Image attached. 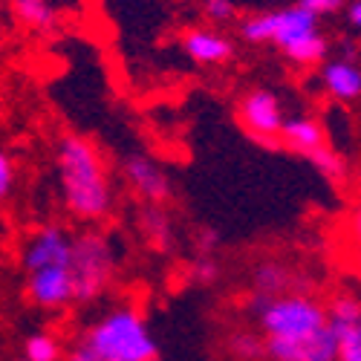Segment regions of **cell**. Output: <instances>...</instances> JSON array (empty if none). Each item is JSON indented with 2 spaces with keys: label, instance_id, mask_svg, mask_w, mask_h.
Segmentation results:
<instances>
[{
  "label": "cell",
  "instance_id": "obj_1",
  "mask_svg": "<svg viewBox=\"0 0 361 361\" xmlns=\"http://www.w3.org/2000/svg\"><path fill=\"white\" fill-rule=\"evenodd\" d=\"M55 173L61 185L64 208L81 223H99L113 212V185L104 168L99 147L78 136L67 133L55 145Z\"/></svg>",
  "mask_w": 361,
  "mask_h": 361
},
{
  "label": "cell",
  "instance_id": "obj_2",
  "mask_svg": "<svg viewBox=\"0 0 361 361\" xmlns=\"http://www.w3.org/2000/svg\"><path fill=\"white\" fill-rule=\"evenodd\" d=\"M240 35L249 44H275L289 61L300 67H315L326 58V38L318 29V18L300 6L269 9L240 23Z\"/></svg>",
  "mask_w": 361,
  "mask_h": 361
},
{
  "label": "cell",
  "instance_id": "obj_3",
  "mask_svg": "<svg viewBox=\"0 0 361 361\" xmlns=\"http://www.w3.org/2000/svg\"><path fill=\"white\" fill-rule=\"evenodd\" d=\"M96 361H154L157 338L136 307H116L99 315L75 344Z\"/></svg>",
  "mask_w": 361,
  "mask_h": 361
},
{
  "label": "cell",
  "instance_id": "obj_4",
  "mask_svg": "<svg viewBox=\"0 0 361 361\" xmlns=\"http://www.w3.org/2000/svg\"><path fill=\"white\" fill-rule=\"evenodd\" d=\"M116 275V249L102 231H84L73 237L70 278H73V304L99 300Z\"/></svg>",
  "mask_w": 361,
  "mask_h": 361
},
{
  "label": "cell",
  "instance_id": "obj_5",
  "mask_svg": "<svg viewBox=\"0 0 361 361\" xmlns=\"http://www.w3.org/2000/svg\"><path fill=\"white\" fill-rule=\"evenodd\" d=\"M255 312L263 338H304L326 326V310L315 298L283 292L275 298L255 295Z\"/></svg>",
  "mask_w": 361,
  "mask_h": 361
},
{
  "label": "cell",
  "instance_id": "obj_6",
  "mask_svg": "<svg viewBox=\"0 0 361 361\" xmlns=\"http://www.w3.org/2000/svg\"><path fill=\"white\" fill-rule=\"evenodd\" d=\"M237 122L257 142H278L286 113L272 90H252L237 104Z\"/></svg>",
  "mask_w": 361,
  "mask_h": 361
},
{
  "label": "cell",
  "instance_id": "obj_7",
  "mask_svg": "<svg viewBox=\"0 0 361 361\" xmlns=\"http://www.w3.org/2000/svg\"><path fill=\"white\" fill-rule=\"evenodd\" d=\"M70 255H73V237L67 234V228L58 223H44L20 246L23 275L49 266H70Z\"/></svg>",
  "mask_w": 361,
  "mask_h": 361
},
{
  "label": "cell",
  "instance_id": "obj_8",
  "mask_svg": "<svg viewBox=\"0 0 361 361\" xmlns=\"http://www.w3.org/2000/svg\"><path fill=\"white\" fill-rule=\"evenodd\" d=\"M269 361H336L338 336L329 326H321L304 338H263Z\"/></svg>",
  "mask_w": 361,
  "mask_h": 361
},
{
  "label": "cell",
  "instance_id": "obj_9",
  "mask_svg": "<svg viewBox=\"0 0 361 361\" xmlns=\"http://www.w3.org/2000/svg\"><path fill=\"white\" fill-rule=\"evenodd\" d=\"M26 298L29 304L38 310H64L73 304V278L70 266H49V269H35L26 272Z\"/></svg>",
  "mask_w": 361,
  "mask_h": 361
},
{
  "label": "cell",
  "instance_id": "obj_10",
  "mask_svg": "<svg viewBox=\"0 0 361 361\" xmlns=\"http://www.w3.org/2000/svg\"><path fill=\"white\" fill-rule=\"evenodd\" d=\"M122 173L128 179V185L150 205H162L171 197V179L157 159H150L145 154H130L122 162Z\"/></svg>",
  "mask_w": 361,
  "mask_h": 361
},
{
  "label": "cell",
  "instance_id": "obj_11",
  "mask_svg": "<svg viewBox=\"0 0 361 361\" xmlns=\"http://www.w3.org/2000/svg\"><path fill=\"white\" fill-rule=\"evenodd\" d=\"M183 52L191 58L194 64H223V61H228L231 58V52H234V44L226 38V35H220V32H214V29H188V32L183 35Z\"/></svg>",
  "mask_w": 361,
  "mask_h": 361
},
{
  "label": "cell",
  "instance_id": "obj_12",
  "mask_svg": "<svg viewBox=\"0 0 361 361\" xmlns=\"http://www.w3.org/2000/svg\"><path fill=\"white\" fill-rule=\"evenodd\" d=\"M321 84L336 102L361 99V67L353 58H333L321 67Z\"/></svg>",
  "mask_w": 361,
  "mask_h": 361
},
{
  "label": "cell",
  "instance_id": "obj_13",
  "mask_svg": "<svg viewBox=\"0 0 361 361\" xmlns=\"http://www.w3.org/2000/svg\"><path fill=\"white\" fill-rule=\"evenodd\" d=\"M289 150L295 154H312L315 147L324 145V128L310 116H295V118H286L283 128H281V136H278Z\"/></svg>",
  "mask_w": 361,
  "mask_h": 361
},
{
  "label": "cell",
  "instance_id": "obj_14",
  "mask_svg": "<svg viewBox=\"0 0 361 361\" xmlns=\"http://www.w3.org/2000/svg\"><path fill=\"white\" fill-rule=\"evenodd\" d=\"M12 15L20 26H26L29 32H52L58 26V12L52 6V0H9Z\"/></svg>",
  "mask_w": 361,
  "mask_h": 361
},
{
  "label": "cell",
  "instance_id": "obj_15",
  "mask_svg": "<svg viewBox=\"0 0 361 361\" xmlns=\"http://www.w3.org/2000/svg\"><path fill=\"white\" fill-rule=\"evenodd\" d=\"M255 295H263V298H275V295H283L292 283V275L289 269L275 263V260H266L260 266H255Z\"/></svg>",
  "mask_w": 361,
  "mask_h": 361
},
{
  "label": "cell",
  "instance_id": "obj_16",
  "mask_svg": "<svg viewBox=\"0 0 361 361\" xmlns=\"http://www.w3.org/2000/svg\"><path fill=\"white\" fill-rule=\"evenodd\" d=\"M324 310H326V326L333 329L336 336L347 333L350 326H355L361 321V300L355 295H338L333 304Z\"/></svg>",
  "mask_w": 361,
  "mask_h": 361
},
{
  "label": "cell",
  "instance_id": "obj_17",
  "mask_svg": "<svg viewBox=\"0 0 361 361\" xmlns=\"http://www.w3.org/2000/svg\"><path fill=\"white\" fill-rule=\"evenodd\" d=\"M142 231H145L150 246L168 249V243H171V220H168V214L162 212L159 205H147L142 212Z\"/></svg>",
  "mask_w": 361,
  "mask_h": 361
},
{
  "label": "cell",
  "instance_id": "obj_18",
  "mask_svg": "<svg viewBox=\"0 0 361 361\" xmlns=\"http://www.w3.org/2000/svg\"><path fill=\"white\" fill-rule=\"evenodd\" d=\"M26 361H64V350L52 333H32L23 341Z\"/></svg>",
  "mask_w": 361,
  "mask_h": 361
},
{
  "label": "cell",
  "instance_id": "obj_19",
  "mask_svg": "<svg viewBox=\"0 0 361 361\" xmlns=\"http://www.w3.org/2000/svg\"><path fill=\"white\" fill-rule=\"evenodd\" d=\"M228 353L237 361H260L266 358V341L257 333H234L228 338Z\"/></svg>",
  "mask_w": 361,
  "mask_h": 361
},
{
  "label": "cell",
  "instance_id": "obj_20",
  "mask_svg": "<svg viewBox=\"0 0 361 361\" xmlns=\"http://www.w3.org/2000/svg\"><path fill=\"white\" fill-rule=\"evenodd\" d=\"M307 159H310L312 168H315L321 176H326V179H341V176H344V159L336 154L333 147L321 145V147L312 150V154H307Z\"/></svg>",
  "mask_w": 361,
  "mask_h": 361
},
{
  "label": "cell",
  "instance_id": "obj_21",
  "mask_svg": "<svg viewBox=\"0 0 361 361\" xmlns=\"http://www.w3.org/2000/svg\"><path fill=\"white\" fill-rule=\"evenodd\" d=\"M336 361H361V321L338 336V358Z\"/></svg>",
  "mask_w": 361,
  "mask_h": 361
},
{
  "label": "cell",
  "instance_id": "obj_22",
  "mask_svg": "<svg viewBox=\"0 0 361 361\" xmlns=\"http://www.w3.org/2000/svg\"><path fill=\"white\" fill-rule=\"evenodd\" d=\"M15 183H18V168H15V159L9 150L0 147V202H6L15 191Z\"/></svg>",
  "mask_w": 361,
  "mask_h": 361
},
{
  "label": "cell",
  "instance_id": "obj_23",
  "mask_svg": "<svg viewBox=\"0 0 361 361\" xmlns=\"http://www.w3.org/2000/svg\"><path fill=\"white\" fill-rule=\"evenodd\" d=\"M217 278H220V266H217V260H214V257L202 255V257L191 266V281H194V283H200V286L214 283Z\"/></svg>",
  "mask_w": 361,
  "mask_h": 361
},
{
  "label": "cell",
  "instance_id": "obj_24",
  "mask_svg": "<svg viewBox=\"0 0 361 361\" xmlns=\"http://www.w3.org/2000/svg\"><path fill=\"white\" fill-rule=\"evenodd\" d=\"M202 12L214 23H228L237 15V6H234V0H202Z\"/></svg>",
  "mask_w": 361,
  "mask_h": 361
},
{
  "label": "cell",
  "instance_id": "obj_25",
  "mask_svg": "<svg viewBox=\"0 0 361 361\" xmlns=\"http://www.w3.org/2000/svg\"><path fill=\"white\" fill-rule=\"evenodd\" d=\"M295 6H300L315 18H326V15H336L338 9H344L347 0H295Z\"/></svg>",
  "mask_w": 361,
  "mask_h": 361
},
{
  "label": "cell",
  "instance_id": "obj_26",
  "mask_svg": "<svg viewBox=\"0 0 361 361\" xmlns=\"http://www.w3.org/2000/svg\"><path fill=\"white\" fill-rule=\"evenodd\" d=\"M347 20H350L353 29L361 32V0H350L347 4Z\"/></svg>",
  "mask_w": 361,
  "mask_h": 361
},
{
  "label": "cell",
  "instance_id": "obj_27",
  "mask_svg": "<svg viewBox=\"0 0 361 361\" xmlns=\"http://www.w3.org/2000/svg\"><path fill=\"white\" fill-rule=\"evenodd\" d=\"M350 228H353L355 240L361 243V200H358V202H355V208H353V217H350Z\"/></svg>",
  "mask_w": 361,
  "mask_h": 361
},
{
  "label": "cell",
  "instance_id": "obj_28",
  "mask_svg": "<svg viewBox=\"0 0 361 361\" xmlns=\"http://www.w3.org/2000/svg\"><path fill=\"white\" fill-rule=\"evenodd\" d=\"M200 249H202L205 255H212V252L217 249V234H212V231L200 234Z\"/></svg>",
  "mask_w": 361,
  "mask_h": 361
},
{
  "label": "cell",
  "instance_id": "obj_29",
  "mask_svg": "<svg viewBox=\"0 0 361 361\" xmlns=\"http://www.w3.org/2000/svg\"><path fill=\"white\" fill-rule=\"evenodd\" d=\"M64 361H96V358H90L84 350H78V347H75V350H73V353H70Z\"/></svg>",
  "mask_w": 361,
  "mask_h": 361
},
{
  "label": "cell",
  "instance_id": "obj_30",
  "mask_svg": "<svg viewBox=\"0 0 361 361\" xmlns=\"http://www.w3.org/2000/svg\"><path fill=\"white\" fill-rule=\"evenodd\" d=\"M18 361H26V358H18Z\"/></svg>",
  "mask_w": 361,
  "mask_h": 361
},
{
  "label": "cell",
  "instance_id": "obj_31",
  "mask_svg": "<svg viewBox=\"0 0 361 361\" xmlns=\"http://www.w3.org/2000/svg\"><path fill=\"white\" fill-rule=\"evenodd\" d=\"M154 361H159V358H154Z\"/></svg>",
  "mask_w": 361,
  "mask_h": 361
}]
</instances>
